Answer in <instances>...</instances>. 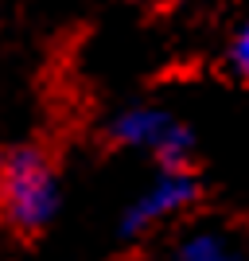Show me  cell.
I'll use <instances>...</instances> for the list:
<instances>
[{"mask_svg":"<svg viewBox=\"0 0 249 261\" xmlns=\"http://www.w3.org/2000/svg\"><path fill=\"white\" fill-rule=\"evenodd\" d=\"M63 175L43 144L20 141L4 148L0 160V211L16 238H35L59 218Z\"/></svg>","mask_w":249,"mask_h":261,"instance_id":"6da1fadb","label":"cell"},{"mask_svg":"<svg viewBox=\"0 0 249 261\" xmlns=\"http://www.w3.org/2000/svg\"><path fill=\"white\" fill-rule=\"evenodd\" d=\"M113 148L148 156L156 168H195V133L163 106H125L105 125Z\"/></svg>","mask_w":249,"mask_h":261,"instance_id":"7a4b0ae2","label":"cell"},{"mask_svg":"<svg viewBox=\"0 0 249 261\" xmlns=\"http://www.w3.org/2000/svg\"><path fill=\"white\" fill-rule=\"evenodd\" d=\"M203 184L195 168H156L148 184L121 207L117 215V238L121 242H144L156 230L172 226L199 203Z\"/></svg>","mask_w":249,"mask_h":261,"instance_id":"3957f363","label":"cell"},{"mask_svg":"<svg viewBox=\"0 0 249 261\" xmlns=\"http://www.w3.org/2000/svg\"><path fill=\"white\" fill-rule=\"evenodd\" d=\"M168 261H249V250L222 226H187L172 242Z\"/></svg>","mask_w":249,"mask_h":261,"instance_id":"277c9868","label":"cell"},{"mask_svg":"<svg viewBox=\"0 0 249 261\" xmlns=\"http://www.w3.org/2000/svg\"><path fill=\"white\" fill-rule=\"evenodd\" d=\"M222 59H226V70H230V74L249 86V20H241L238 28L230 32Z\"/></svg>","mask_w":249,"mask_h":261,"instance_id":"5b68a950","label":"cell"},{"mask_svg":"<svg viewBox=\"0 0 249 261\" xmlns=\"http://www.w3.org/2000/svg\"><path fill=\"white\" fill-rule=\"evenodd\" d=\"M141 4H152V8H160V4H172V0H141Z\"/></svg>","mask_w":249,"mask_h":261,"instance_id":"8992f818","label":"cell"}]
</instances>
